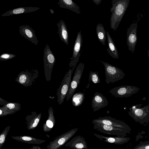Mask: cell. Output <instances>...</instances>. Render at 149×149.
I'll return each mask as SVG.
<instances>
[{"instance_id":"1","label":"cell","mask_w":149,"mask_h":149,"mask_svg":"<svg viewBox=\"0 0 149 149\" xmlns=\"http://www.w3.org/2000/svg\"><path fill=\"white\" fill-rule=\"evenodd\" d=\"M130 0H112L110 9L111 14L110 19V27L116 31L129 6Z\"/></svg>"},{"instance_id":"2","label":"cell","mask_w":149,"mask_h":149,"mask_svg":"<svg viewBox=\"0 0 149 149\" xmlns=\"http://www.w3.org/2000/svg\"><path fill=\"white\" fill-rule=\"evenodd\" d=\"M142 104L133 105L129 109L130 116L136 122L146 126L149 123V104L141 107Z\"/></svg>"},{"instance_id":"3","label":"cell","mask_w":149,"mask_h":149,"mask_svg":"<svg viewBox=\"0 0 149 149\" xmlns=\"http://www.w3.org/2000/svg\"><path fill=\"white\" fill-rule=\"evenodd\" d=\"M39 76L37 69L31 68L22 71L17 75L15 81L25 87L30 86L35 83Z\"/></svg>"},{"instance_id":"4","label":"cell","mask_w":149,"mask_h":149,"mask_svg":"<svg viewBox=\"0 0 149 149\" xmlns=\"http://www.w3.org/2000/svg\"><path fill=\"white\" fill-rule=\"evenodd\" d=\"M100 61L104 67L105 81L107 84L114 83L123 79L125 77V74L118 68L102 61Z\"/></svg>"},{"instance_id":"5","label":"cell","mask_w":149,"mask_h":149,"mask_svg":"<svg viewBox=\"0 0 149 149\" xmlns=\"http://www.w3.org/2000/svg\"><path fill=\"white\" fill-rule=\"evenodd\" d=\"M56 61L54 56L48 44L44 50L43 62L44 74L46 81H50L52 70Z\"/></svg>"},{"instance_id":"6","label":"cell","mask_w":149,"mask_h":149,"mask_svg":"<svg viewBox=\"0 0 149 149\" xmlns=\"http://www.w3.org/2000/svg\"><path fill=\"white\" fill-rule=\"evenodd\" d=\"M76 65L70 68L67 72L58 89L56 94L57 96V101L59 105L63 103L66 97L71 82L72 75Z\"/></svg>"},{"instance_id":"7","label":"cell","mask_w":149,"mask_h":149,"mask_svg":"<svg viewBox=\"0 0 149 149\" xmlns=\"http://www.w3.org/2000/svg\"><path fill=\"white\" fill-rule=\"evenodd\" d=\"M93 128L99 132L109 135L125 137L131 132L122 128L101 123H94Z\"/></svg>"},{"instance_id":"8","label":"cell","mask_w":149,"mask_h":149,"mask_svg":"<svg viewBox=\"0 0 149 149\" xmlns=\"http://www.w3.org/2000/svg\"><path fill=\"white\" fill-rule=\"evenodd\" d=\"M140 88L134 86L122 85L114 87L109 93L117 97H127L137 93Z\"/></svg>"},{"instance_id":"9","label":"cell","mask_w":149,"mask_h":149,"mask_svg":"<svg viewBox=\"0 0 149 149\" xmlns=\"http://www.w3.org/2000/svg\"><path fill=\"white\" fill-rule=\"evenodd\" d=\"M84 66V64L83 63H80L77 67L72 79L68 91L66 95L67 101H68L73 95L80 83Z\"/></svg>"},{"instance_id":"10","label":"cell","mask_w":149,"mask_h":149,"mask_svg":"<svg viewBox=\"0 0 149 149\" xmlns=\"http://www.w3.org/2000/svg\"><path fill=\"white\" fill-rule=\"evenodd\" d=\"M77 128L72 129L57 137L51 142L47 147V149H58L64 145L78 131Z\"/></svg>"},{"instance_id":"11","label":"cell","mask_w":149,"mask_h":149,"mask_svg":"<svg viewBox=\"0 0 149 149\" xmlns=\"http://www.w3.org/2000/svg\"><path fill=\"white\" fill-rule=\"evenodd\" d=\"M92 123H101L105 125L112 126L127 130L130 132L131 129L128 125L124 122L109 116L100 117L93 120Z\"/></svg>"},{"instance_id":"12","label":"cell","mask_w":149,"mask_h":149,"mask_svg":"<svg viewBox=\"0 0 149 149\" xmlns=\"http://www.w3.org/2000/svg\"><path fill=\"white\" fill-rule=\"evenodd\" d=\"M82 41L81 31L80 30L77 33L73 47L72 57L70 58L71 61L69 64L70 68L76 65L78 62L81 54V52L80 51L82 45Z\"/></svg>"},{"instance_id":"13","label":"cell","mask_w":149,"mask_h":149,"mask_svg":"<svg viewBox=\"0 0 149 149\" xmlns=\"http://www.w3.org/2000/svg\"><path fill=\"white\" fill-rule=\"evenodd\" d=\"M137 24L134 23L130 25L127 31V44L129 50L133 53L135 51L137 41Z\"/></svg>"},{"instance_id":"14","label":"cell","mask_w":149,"mask_h":149,"mask_svg":"<svg viewBox=\"0 0 149 149\" xmlns=\"http://www.w3.org/2000/svg\"><path fill=\"white\" fill-rule=\"evenodd\" d=\"M19 34L32 43L38 45V41L36 36L35 31L29 26L22 25L19 27Z\"/></svg>"},{"instance_id":"15","label":"cell","mask_w":149,"mask_h":149,"mask_svg":"<svg viewBox=\"0 0 149 149\" xmlns=\"http://www.w3.org/2000/svg\"><path fill=\"white\" fill-rule=\"evenodd\" d=\"M109 102L106 97L102 94L97 92L95 93L91 102V107L94 111L107 106Z\"/></svg>"},{"instance_id":"16","label":"cell","mask_w":149,"mask_h":149,"mask_svg":"<svg viewBox=\"0 0 149 149\" xmlns=\"http://www.w3.org/2000/svg\"><path fill=\"white\" fill-rule=\"evenodd\" d=\"M65 146L73 149H88L87 143L85 139L80 135L73 137Z\"/></svg>"},{"instance_id":"17","label":"cell","mask_w":149,"mask_h":149,"mask_svg":"<svg viewBox=\"0 0 149 149\" xmlns=\"http://www.w3.org/2000/svg\"><path fill=\"white\" fill-rule=\"evenodd\" d=\"M93 134L97 138L105 142L116 144H123L128 142L130 139V138L128 137L120 136L108 137L95 133H93Z\"/></svg>"},{"instance_id":"18","label":"cell","mask_w":149,"mask_h":149,"mask_svg":"<svg viewBox=\"0 0 149 149\" xmlns=\"http://www.w3.org/2000/svg\"><path fill=\"white\" fill-rule=\"evenodd\" d=\"M41 116V113L38 114L35 111H32L30 114L26 117V123L29 130L33 129L37 126Z\"/></svg>"},{"instance_id":"19","label":"cell","mask_w":149,"mask_h":149,"mask_svg":"<svg viewBox=\"0 0 149 149\" xmlns=\"http://www.w3.org/2000/svg\"><path fill=\"white\" fill-rule=\"evenodd\" d=\"M58 33L61 40L66 45L69 44V35L67 26L64 21L61 20L57 23Z\"/></svg>"},{"instance_id":"20","label":"cell","mask_w":149,"mask_h":149,"mask_svg":"<svg viewBox=\"0 0 149 149\" xmlns=\"http://www.w3.org/2000/svg\"><path fill=\"white\" fill-rule=\"evenodd\" d=\"M40 8L38 7H26L19 8L10 10L1 15V16H8L13 15L35 12Z\"/></svg>"},{"instance_id":"21","label":"cell","mask_w":149,"mask_h":149,"mask_svg":"<svg viewBox=\"0 0 149 149\" xmlns=\"http://www.w3.org/2000/svg\"><path fill=\"white\" fill-rule=\"evenodd\" d=\"M58 4L61 8L68 9L77 14H81L79 6L72 0H59Z\"/></svg>"},{"instance_id":"22","label":"cell","mask_w":149,"mask_h":149,"mask_svg":"<svg viewBox=\"0 0 149 149\" xmlns=\"http://www.w3.org/2000/svg\"><path fill=\"white\" fill-rule=\"evenodd\" d=\"M106 32L108 45V47L106 50L111 56L114 58L118 59V53L116 45L109 32L107 31Z\"/></svg>"},{"instance_id":"23","label":"cell","mask_w":149,"mask_h":149,"mask_svg":"<svg viewBox=\"0 0 149 149\" xmlns=\"http://www.w3.org/2000/svg\"><path fill=\"white\" fill-rule=\"evenodd\" d=\"M12 138L18 141L31 144H39L45 141V140L38 139L30 136H12Z\"/></svg>"},{"instance_id":"24","label":"cell","mask_w":149,"mask_h":149,"mask_svg":"<svg viewBox=\"0 0 149 149\" xmlns=\"http://www.w3.org/2000/svg\"><path fill=\"white\" fill-rule=\"evenodd\" d=\"M96 32L98 40L103 45H105L106 33L102 24L98 23L96 26Z\"/></svg>"},{"instance_id":"25","label":"cell","mask_w":149,"mask_h":149,"mask_svg":"<svg viewBox=\"0 0 149 149\" xmlns=\"http://www.w3.org/2000/svg\"><path fill=\"white\" fill-rule=\"evenodd\" d=\"M48 112V117L46 123L44 124V128L47 127L49 128H52L55 122L54 110L52 106L49 107Z\"/></svg>"},{"instance_id":"26","label":"cell","mask_w":149,"mask_h":149,"mask_svg":"<svg viewBox=\"0 0 149 149\" xmlns=\"http://www.w3.org/2000/svg\"><path fill=\"white\" fill-rule=\"evenodd\" d=\"M84 97V93L79 92L74 95L72 98V103L74 106L78 107L82 103Z\"/></svg>"},{"instance_id":"27","label":"cell","mask_w":149,"mask_h":149,"mask_svg":"<svg viewBox=\"0 0 149 149\" xmlns=\"http://www.w3.org/2000/svg\"><path fill=\"white\" fill-rule=\"evenodd\" d=\"M3 106L8 109L17 112L20 110L21 109V104L17 102H9Z\"/></svg>"},{"instance_id":"28","label":"cell","mask_w":149,"mask_h":149,"mask_svg":"<svg viewBox=\"0 0 149 149\" xmlns=\"http://www.w3.org/2000/svg\"><path fill=\"white\" fill-rule=\"evenodd\" d=\"M89 79L94 84H99L100 82L99 76L97 72L91 71L89 74Z\"/></svg>"},{"instance_id":"29","label":"cell","mask_w":149,"mask_h":149,"mask_svg":"<svg viewBox=\"0 0 149 149\" xmlns=\"http://www.w3.org/2000/svg\"><path fill=\"white\" fill-rule=\"evenodd\" d=\"M10 126L6 127L4 130L2 132L0 136V149H1L3 143L5 142L6 138L9 131Z\"/></svg>"},{"instance_id":"30","label":"cell","mask_w":149,"mask_h":149,"mask_svg":"<svg viewBox=\"0 0 149 149\" xmlns=\"http://www.w3.org/2000/svg\"><path fill=\"white\" fill-rule=\"evenodd\" d=\"M16 112L15 111L10 110L3 106L0 107V117L13 114Z\"/></svg>"},{"instance_id":"31","label":"cell","mask_w":149,"mask_h":149,"mask_svg":"<svg viewBox=\"0 0 149 149\" xmlns=\"http://www.w3.org/2000/svg\"><path fill=\"white\" fill-rule=\"evenodd\" d=\"M132 149H149V141H141Z\"/></svg>"},{"instance_id":"32","label":"cell","mask_w":149,"mask_h":149,"mask_svg":"<svg viewBox=\"0 0 149 149\" xmlns=\"http://www.w3.org/2000/svg\"><path fill=\"white\" fill-rule=\"evenodd\" d=\"M16 56L14 54L4 53L0 56V61H6L12 59Z\"/></svg>"},{"instance_id":"33","label":"cell","mask_w":149,"mask_h":149,"mask_svg":"<svg viewBox=\"0 0 149 149\" xmlns=\"http://www.w3.org/2000/svg\"><path fill=\"white\" fill-rule=\"evenodd\" d=\"M9 102H8L7 101H6L2 98L1 97H0V105H3V106L6 104L7 103H8Z\"/></svg>"},{"instance_id":"34","label":"cell","mask_w":149,"mask_h":149,"mask_svg":"<svg viewBox=\"0 0 149 149\" xmlns=\"http://www.w3.org/2000/svg\"><path fill=\"white\" fill-rule=\"evenodd\" d=\"M102 0H92V1L94 3L97 5L100 4L102 1Z\"/></svg>"},{"instance_id":"35","label":"cell","mask_w":149,"mask_h":149,"mask_svg":"<svg viewBox=\"0 0 149 149\" xmlns=\"http://www.w3.org/2000/svg\"><path fill=\"white\" fill-rule=\"evenodd\" d=\"M50 11L51 12V13L52 14H53L54 13V11L53 10H52V9H50Z\"/></svg>"},{"instance_id":"36","label":"cell","mask_w":149,"mask_h":149,"mask_svg":"<svg viewBox=\"0 0 149 149\" xmlns=\"http://www.w3.org/2000/svg\"><path fill=\"white\" fill-rule=\"evenodd\" d=\"M148 56L149 57V48L148 50Z\"/></svg>"}]
</instances>
